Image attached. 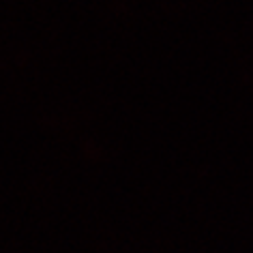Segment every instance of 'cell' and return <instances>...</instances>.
I'll return each instance as SVG.
<instances>
[]
</instances>
